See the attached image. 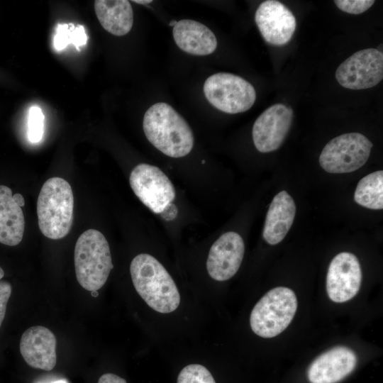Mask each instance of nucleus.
<instances>
[{
    "label": "nucleus",
    "instance_id": "f257e3e1",
    "mask_svg": "<svg viewBox=\"0 0 383 383\" xmlns=\"http://www.w3.org/2000/svg\"><path fill=\"white\" fill-rule=\"evenodd\" d=\"M143 127L149 142L169 157L186 156L193 148L194 135L190 126L168 104L152 105L144 115Z\"/></svg>",
    "mask_w": 383,
    "mask_h": 383
},
{
    "label": "nucleus",
    "instance_id": "dca6fc26",
    "mask_svg": "<svg viewBox=\"0 0 383 383\" xmlns=\"http://www.w3.org/2000/svg\"><path fill=\"white\" fill-rule=\"evenodd\" d=\"M25 204L23 196L11 189L0 185V243L15 246L22 240L25 219L22 208Z\"/></svg>",
    "mask_w": 383,
    "mask_h": 383
},
{
    "label": "nucleus",
    "instance_id": "39448f33",
    "mask_svg": "<svg viewBox=\"0 0 383 383\" xmlns=\"http://www.w3.org/2000/svg\"><path fill=\"white\" fill-rule=\"evenodd\" d=\"M296 309L297 299L293 290L284 287L273 288L253 307L250 316L251 329L262 338H274L288 327Z\"/></svg>",
    "mask_w": 383,
    "mask_h": 383
},
{
    "label": "nucleus",
    "instance_id": "412c9836",
    "mask_svg": "<svg viewBox=\"0 0 383 383\" xmlns=\"http://www.w3.org/2000/svg\"><path fill=\"white\" fill-rule=\"evenodd\" d=\"M87 41V36L82 26L74 27L72 23L59 24L56 28L53 45L57 50L64 49L71 43L79 49L80 46L84 45Z\"/></svg>",
    "mask_w": 383,
    "mask_h": 383
},
{
    "label": "nucleus",
    "instance_id": "4468645a",
    "mask_svg": "<svg viewBox=\"0 0 383 383\" xmlns=\"http://www.w3.org/2000/svg\"><path fill=\"white\" fill-rule=\"evenodd\" d=\"M357 355L350 348L335 346L318 355L309 365L307 377L311 383H338L355 368Z\"/></svg>",
    "mask_w": 383,
    "mask_h": 383
},
{
    "label": "nucleus",
    "instance_id": "7ed1b4c3",
    "mask_svg": "<svg viewBox=\"0 0 383 383\" xmlns=\"http://www.w3.org/2000/svg\"><path fill=\"white\" fill-rule=\"evenodd\" d=\"M74 196L70 184L61 177H51L43 185L37 201L38 226L47 238L66 236L72 224Z\"/></svg>",
    "mask_w": 383,
    "mask_h": 383
},
{
    "label": "nucleus",
    "instance_id": "a211bd4d",
    "mask_svg": "<svg viewBox=\"0 0 383 383\" xmlns=\"http://www.w3.org/2000/svg\"><path fill=\"white\" fill-rule=\"evenodd\" d=\"M173 38L183 51L194 55H207L216 50L217 40L205 25L190 19H182L173 26Z\"/></svg>",
    "mask_w": 383,
    "mask_h": 383
},
{
    "label": "nucleus",
    "instance_id": "6ab92c4d",
    "mask_svg": "<svg viewBox=\"0 0 383 383\" xmlns=\"http://www.w3.org/2000/svg\"><path fill=\"white\" fill-rule=\"evenodd\" d=\"M94 10L102 27L109 33L121 36L132 28L133 12L127 0H96Z\"/></svg>",
    "mask_w": 383,
    "mask_h": 383
},
{
    "label": "nucleus",
    "instance_id": "393cba45",
    "mask_svg": "<svg viewBox=\"0 0 383 383\" xmlns=\"http://www.w3.org/2000/svg\"><path fill=\"white\" fill-rule=\"evenodd\" d=\"M11 285L6 281H0V327L4 319L6 305L11 296Z\"/></svg>",
    "mask_w": 383,
    "mask_h": 383
},
{
    "label": "nucleus",
    "instance_id": "2eb2a0df",
    "mask_svg": "<svg viewBox=\"0 0 383 383\" xmlns=\"http://www.w3.org/2000/svg\"><path fill=\"white\" fill-rule=\"evenodd\" d=\"M56 344L55 336L49 328L32 326L21 338L20 352L29 366L50 371L57 362Z\"/></svg>",
    "mask_w": 383,
    "mask_h": 383
},
{
    "label": "nucleus",
    "instance_id": "c85d7f7f",
    "mask_svg": "<svg viewBox=\"0 0 383 383\" xmlns=\"http://www.w3.org/2000/svg\"><path fill=\"white\" fill-rule=\"evenodd\" d=\"M4 275V272L3 269L0 267V280L2 279Z\"/></svg>",
    "mask_w": 383,
    "mask_h": 383
},
{
    "label": "nucleus",
    "instance_id": "7c9ffc66",
    "mask_svg": "<svg viewBox=\"0 0 383 383\" xmlns=\"http://www.w3.org/2000/svg\"><path fill=\"white\" fill-rule=\"evenodd\" d=\"M50 383H67V382L65 381V380H57V381L52 382H50Z\"/></svg>",
    "mask_w": 383,
    "mask_h": 383
},
{
    "label": "nucleus",
    "instance_id": "2f4dec72",
    "mask_svg": "<svg viewBox=\"0 0 383 383\" xmlns=\"http://www.w3.org/2000/svg\"><path fill=\"white\" fill-rule=\"evenodd\" d=\"M177 21L173 20V21H172L170 23V26H175V24L177 23Z\"/></svg>",
    "mask_w": 383,
    "mask_h": 383
},
{
    "label": "nucleus",
    "instance_id": "9d476101",
    "mask_svg": "<svg viewBox=\"0 0 383 383\" xmlns=\"http://www.w3.org/2000/svg\"><path fill=\"white\" fill-rule=\"evenodd\" d=\"M293 117L292 108L283 104H274L264 111L252 127L256 149L263 153L277 150L290 129Z\"/></svg>",
    "mask_w": 383,
    "mask_h": 383
},
{
    "label": "nucleus",
    "instance_id": "cd10ccee",
    "mask_svg": "<svg viewBox=\"0 0 383 383\" xmlns=\"http://www.w3.org/2000/svg\"><path fill=\"white\" fill-rule=\"evenodd\" d=\"M133 1L135 2V3H137V4H149V3L152 2L151 0H143V1L142 0L141 1L140 0H139V1H138V0L135 1L134 0Z\"/></svg>",
    "mask_w": 383,
    "mask_h": 383
},
{
    "label": "nucleus",
    "instance_id": "c756f323",
    "mask_svg": "<svg viewBox=\"0 0 383 383\" xmlns=\"http://www.w3.org/2000/svg\"><path fill=\"white\" fill-rule=\"evenodd\" d=\"M91 296H94V297H96L98 296V292L97 291H92L91 292Z\"/></svg>",
    "mask_w": 383,
    "mask_h": 383
},
{
    "label": "nucleus",
    "instance_id": "f03ea898",
    "mask_svg": "<svg viewBox=\"0 0 383 383\" xmlns=\"http://www.w3.org/2000/svg\"><path fill=\"white\" fill-rule=\"evenodd\" d=\"M130 273L136 292L153 310L168 313L177 309L180 294L177 285L153 256L146 253L135 256L131 261Z\"/></svg>",
    "mask_w": 383,
    "mask_h": 383
},
{
    "label": "nucleus",
    "instance_id": "a878e982",
    "mask_svg": "<svg viewBox=\"0 0 383 383\" xmlns=\"http://www.w3.org/2000/svg\"><path fill=\"white\" fill-rule=\"evenodd\" d=\"M178 213V209L176 205L171 203L169 204L165 210L160 213L162 217L167 221H172L174 219Z\"/></svg>",
    "mask_w": 383,
    "mask_h": 383
},
{
    "label": "nucleus",
    "instance_id": "5701e85b",
    "mask_svg": "<svg viewBox=\"0 0 383 383\" xmlns=\"http://www.w3.org/2000/svg\"><path fill=\"white\" fill-rule=\"evenodd\" d=\"M44 115L38 106H32L29 111L28 136L30 142H39L43 135Z\"/></svg>",
    "mask_w": 383,
    "mask_h": 383
},
{
    "label": "nucleus",
    "instance_id": "b1692460",
    "mask_svg": "<svg viewBox=\"0 0 383 383\" xmlns=\"http://www.w3.org/2000/svg\"><path fill=\"white\" fill-rule=\"evenodd\" d=\"M335 4L341 11L351 13L360 14L370 9L374 3L373 0H335Z\"/></svg>",
    "mask_w": 383,
    "mask_h": 383
},
{
    "label": "nucleus",
    "instance_id": "20e7f679",
    "mask_svg": "<svg viewBox=\"0 0 383 383\" xmlns=\"http://www.w3.org/2000/svg\"><path fill=\"white\" fill-rule=\"evenodd\" d=\"M74 260L79 284L90 292L104 285L113 267L109 243L96 229H89L78 238Z\"/></svg>",
    "mask_w": 383,
    "mask_h": 383
},
{
    "label": "nucleus",
    "instance_id": "f3484780",
    "mask_svg": "<svg viewBox=\"0 0 383 383\" xmlns=\"http://www.w3.org/2000/svg\"><path fill=\"white\" fill-rule=\"evenodd\" d=\"M296 215L292 197L284 190L273 198L267 211L262 236L270 245L279 243L291 228Z\"/></svg>",
    "mask_w": 383,
    "mask_h": 383
},
{
    "label": "nucleus",
    "instance_id": "bb28decb",
    "mask_svg": "<svg viewBox=\"0 0 383 383\" xmlns=\"http://www.w3.org/2000/svg\"><path fill=\"white\" fill-rule=\"evenodd\" d=\"M98 383H127L126 381L120 377L119 376L112 374L106 373L100 377Z\"/></svg>",
    "mask_w": 383,
    "mask_h": 383
},
{
    "label": "nucleus",
    "instance_id": "9b49d317",
    "mask_svg": "<svg viewBox=\"0 0 383 383\" xmlns=\"http://www.w3.org/2000/svg\"><path fill=\"white\" fill-rule=\"evenodd\" d=\"M362 274L357 257L353 253L343 252L331 260L326 277V291L329 299L343 303L353 299L358 292Z\"/></svg>",
    "mask_w": 383,
    "mask_h": 383
},
{
    "label": "nucleus",
    "instance_id": "f8f14e48",
    "mask_svg": "<svg viewBox=\"0 0 383 383\" xmlns=\"http://www.w3.org/2000/svg\"><path fill=\"white\" fill-rule=\"evenodd\" d=\"M255 21L265 40L273 45L287 44L296 26L292 12L282 3L274 0H267L260 4Z\"/></svg>",
    "mask_w": 383,
    "mask_h": 383
},
{
    "label": "nucleus",
    "instance_id": "423d86ee",
    "mask_svg": "<svg viewBox=\"0 0 383 383\" xmlns=\"http://www.w3.org/2000/svg\"><path fill=\"white\" fill-rule=\"evenodd\" d=\"M204 93L216 109L231 114L248 111L256 99L255 88L250 82L227 72L209 77L204 84Z\"/></svg>",
    "mask_w": 383,
    "mask_h": 383
},
{
    "label": "nucleus",
    "instance_id": "4be33fe9",
    "mask_svg": "<svg viewBox=\"0 0 383 383\" xmlns=\"http://www.w3.org/2000/svg\"><path fill=\"white\" fill-rule=\"evenodd\" d=\"M177 383H216V382L205 367L199 364H191L181 370Z\"/></svg>",
    "mask_w": 383,
    "mask_h": 383
},
{
    "label": "nucleus",
    "instance_id": "1a4fd4ad",
    "mask_svg": "<svg viewBox=\"0 0 383 383\" xmlns=\"http://www.w3.org/2000/svg\"><path fill=\"white\" fill-rule=\"evenodd\" d=\"M338 82L349 89L373 87L383 78V54L374 48L361 50L343 61L335 72Z\"/></svg>",
    "mask_w": 383,
    "mask_h": 383
},
{
    "label": "nucleus",
    "instance_id": "ddd939ff",
    "mask_svg": "<svg viewBox=\"0 0 383 383\" xmlns=\"http://www.w3.org/2000/svg\"><path fill=\"white\" fill-rule=\"evenodd\" d=\"M245 252L242 237L229 231L221 235L211 245L206 269L210 277L216 281H226L238 272Z\"/></svg>",
    "mask_w": 383,
    "mask_h": 383
},
{
    "label": "nucleus",
    "instance_id": "aec40b11",
    "mask_svg": "<svg viewBox=\"0 0 383 383\" xmlns=\"http://www.w3.org/2000/svg\"><path fill=\"white\" fill-rule=\"evenodd\" d=\"M355 201L370 209H383V171L372 172L357 183L354 194Z\"/></svg>",
    "mask_w": 383,
    "mask_h": 383
},
{
    "label": "nucleus",
    "instance_id": "6e6552de",
    "mask_svg": "<svg viewBox=\"0 0 383 383\" xmlns=\"http://www.w3.org/2000/svg\"><path fill=\"white\" fill-rule=\"evenodd\" d=\"M129 183L141 202L155 213L160 214L175 199L173 184L156 166L138 164L131 172Z\"/></svg>",
    "mask_w": 383,
    "mask_h": 383
},
{
    "label": "nucleus",
    "instance_id": "0eeeda50",
    "mask_svg": "<svg viewBox=\"0 0 383 383\" xmlns=\"http://www.w3.org/2000/svg\"><path fill=\"white\" fill-rule=\"evenodd\" d=\"M372 145V142L361 133L342 134L325 145L319 157V164L329 173L354 172L367 161Z\"/></svg>",
    "mask_w": 383,
    "mask_h": 383
}]
</instances>
